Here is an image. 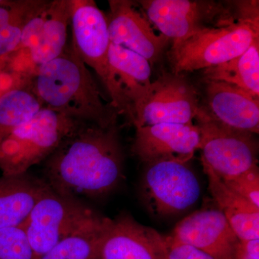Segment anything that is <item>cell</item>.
I'll return each mask as SVG.
<instances>
[{"label": "cell", "mask_w": 259, "mask_h": 259, "mask_svg": "<svg viewBox=\"0 0 259 259\" xmlns=\"http://www.w3.org/2000/svg\"><path fill=\"white\" fill-rule=\"evenodd\" d=\"M215 259H236L239 239L218 208L199 209L177 223L170 235Z\"/></svg>", "instance_id": "14"}, {"label": "cell", "mask_w": 259, "mask_h": 259, "mask_svg": "<svg viewBox=\"0 0 259 259\" xmlns=\"http://www.w3.org/2000/svg\"><path fill=\"white\" fill-rule=\"evenodd\" d=\"M166 258L165 259H215L212 255L187 243L165 236Z\"/></svg>", "instance_id": "26"}, {"label": "cell", "mask_w": 259, "mask_h": 259, "mask_svg": "<svg viewBox=\"0 0 259 259\" xmlns=\"http://www.w3.org/2000/svg\"><path fill=\"white\" fill-rule=\"evenodd\" d=\"M230 189L259 207V168H252L228 180H222Z\"/></svg>", "instance_id": "24"}, {"label": "cell", "mask_w": 259, "mask_h": 259, "mask_svg": "<svg viewBox=\"0 0 259 259\" xmlns=\"http://www.w3.org/2000/svg\"><path fill=\"white\" fill-rule=\"evenodd\" d=\"M200 133L201 161L221 180H228L258 166L255 134L228 127L214 120L204 106L194 120Z\"/></svg>", "instance_id": "6"}, {"label": "cell", "mask_w": 259, "mask_h": 259, "mask_svg": "<svg viewBox=\"0 0 259 259\" xmlns=\"http://www.w3.org/2000/svg\"><path fill=\"white\" fill-rule=\"evenodd\" d=\"M1 3H3V2H2V1H0V4H1Z\"/></svg>", "instance_id": "28"}, {"label": "cell", "mask_w": 259, "mask_h": 259, "mask_svg": "<svg viewBox=\"0 0 259 259\" xmlns=\"http://www.w3.org/2000/svg\"><path fill=\"white\" fill-rule=\"evenodd\" d=\"M0 259H33L31 246L22 227L0 228Z\"/></svg>", "instance_id": "23"}, {"label": "cell", "mask_w": 259, "mask_h": 259, "mask_svg": "<svg viewBox=\"0 0 259 259\" xmlns=\"http://www.w3.org/2000/svg\"><path fill=\"white\" fill-rule=\"evenodd\" d=\"M108 55L112 69L133 109L134 104L146 95L152 82L151 64L139 54L110 42Z\"/></svg>", "instance_id": "19"}, {"label": "cell", "mask_w": 259, "mask_h": 259, "mask_svg": "<svg viewBox=\"0 0 259 259\" xmlns=\"http://www.w3.org/2000/svg\"><path fill=\"white\" fill-rule=\"evenodd\" d=\"M209 190L239 241L259 239V207L230 189L207 167L203 166Z\"/></svg>", "instance_id": "18"}, {"label": "cell", "mask_w": 259, "mask_h": 259, "mask_svg": "<svg viewBox=\"0 0 259 259\" xmlns=\"http://www.w3.org/2000/svg\"><path fill=\"white\" fill-rule=\"evenodd\" d=\"M199 144L195 123L158 124L136 127L132 151L145 163L160 160L189 163Z\"/></svg>", "instance_id": "13"}, {"label": "cell", "mask_w": 259, "mask_h": 259, "mask_svg": "<svg viewBox=\"0 0 259 259\" xmlns=\"http://www.w3.org/2000/svg\"><path fill=\"white\" fill-rule=\"evenodd\" d=\"M71 44L83 63L95 71L105 87L110 104L118 115L133 122L131 104L116 77L109 61L107 16L93 0H72Z\"/></svg>", "instance_id": "4"}, {"label": "cell", "mask_w": 259, "mask_h": 259, "mask_svg": "<svg viewBox=\"0 0 259 259\" xmlns=\"http://www.w3.org/2000/svg\"><path fill=\"white\" fill-rule=\"evenodd\" d=\"M72 0L47 1L44 8L24 27L18 50H23V74L32 76L41 65L58 57L67 46Z\"/></svg>", "instance_id": "11"}, {"label": "cell", "mask_w": 259, "mask_h": 259, "mask_svg": "<svg viewBox=\"0 0 259 259\" xmlns=\"http://www.w3.org/2000/svg\"><path fill=\"white\" fill-rule=\"evenodd\" d=\"M96 214L80 199L61 195L51 189L37 201L21 226L28 237L33 259L47 254Z\"/></svg>", "instance_id": "8"}, {"label": "cell", "mask_w": 259, "mask_h": 259, "mask_svg": "<svg viewBox=\"0 0 259 259\" xmlns=\"http://www.w3.org/2000/svg\"><path fill=\"white\" fill-rule=\"evenodd\" d=\"M199 107L197 93L185 77L164 73L134 104L132 123L136 128L158 124H193Z\"/></svg>", "instance_id": "10"}, {"label": "cell", "mask_w": 259, "mask_h": 259, "mask_svg": "<svg viewBox=\"0 0 259 259\" xmlns=\"http://www.w3.org/2000/svg\"><path fill=\"white\" fill-rule=\"evenodd\" d=\"M138 3L150 22L173 44L206 29L225 26L239 20L230 8L214 1L142 0Z\"/></svg>", "instance_id": "9"}, {"label": "cell", "mask_w": 259, "mask_h": 259, "mask_svg": "<svg viewBox=\"0 0 259 259\" xmlns=\"http://www.w3.org/2000/svg\"><path fill=\"white\" fill-rule=\"evenodd\" d=\"M44 6L37 11L23 15L12 23L0 27V57L18 50L24 27L30 19L33 18L44 8Z\"/></svg>", "instance_id": "25"}, {"label": "cell", "mask_w": 259, "mask_h": 259, "mask_svg": "<svg viewBox=\"0 0 259 259\" xmlns=\"http://www.w3.org/2000/svg\"><path fill=\"white\" fill-rule=\"evenodd\" d=\"M110 218L97 214L40 259H101V246Z\"/></svg>", "instance_id": "21"}, {"label": "cell", "mask_w": 259, "mask_h": 259, "mask_svg": "<svg viewBox=\"0 0 259 259\" xmlns=\"http://www.w3.org/2000/svg\"><path fill=\"white\" fill-rule=\"evenodd\" d=\"M100 254L101 259H165V236L123 214L110 219Z\"/></svg>", "instance_id": "15"}, {"label": "cell", "mask_w": 259, "mask_h": 259, "mask_svg": "<svg viewBox=\"0 0 259 259\" xmlns=\"http://www.w3.org/2000/svg\"><path fill=\"white\" fill-rule=\"evenodd\" d=\"M51 190L28 172L0 177V228L21 227L34 206Z\"/></svg>", "instance_id": "17"}, {"label": "cell", "mask_w": 259, "mask_h": 259, "mask_svg": "<svg viewBox=\"0 0 259 259\" xmlns=\"http://www.w3.org/2000/svg\"><path fill=\"white\" fill-rule=\"evenodd\" d=\"M141 193L143 202L153 215L173 217L197 204L201 186L188 163L160 160L146 163Z\"/></svg>", "instance_id": "7"}, {"label": "cell", "mask_w": 259, "mask_h": 259, "mask_svg": "<svg viewBox=\"0 0 259 259\" xmlns=\"http://www.w3.org/2000/svg\"><path fill=\"white\" fill-rule=\"evenodd\" d=\"M259 40V20L240 19L225 26L206 29L172 44L169 53L175 74L206 69L238 57Z\"/></svg>", "instance_id": "5"}, {"label": "cell", "mask_w": 259, "mask_h": 259, "mask_svg": "<svg viewBox=\"0 0 259 259\" xmlns=\"http://www.w3.org/2000/svg\"><path fill=\"white\" fill-rule=\"evenodd\" d=\"M204 76L206 81L230 83L259 98V40L238 57L204 69Z\"/></svg>", "instance_id": "22"}, {"label": "cell", "mask_w": 259, "mask_h": 259, "mask_svg": "<svg viewBox=\"0 0 259 259\" xmlns=\"http://www.w3.org/2000/svg\"><path fill=\"white\" fill-rule=\"evenodd\" d=\"M207 111L214 120L232 128L259 132V99L230 83L206 81Z\"/></svg>", "instance_id": "16"}, {"label": "cell", "mask_w": 259, "mask_h": 259, "mask_svg": "<svg viewBox=\"0 0 259 259\" xmlns=\"http://www.w3.org/2000/svg\"><path fill=\"white\" fill-rule=\"evenodd\" d=\"M42 107L30 76L22 75L16 85L0 95V142L13 130L31 120Z\"/></svg>", "instance_id": "20"}, {"label": "cell", "mask_w": 259, "mask_h": 259, "mask_svg": "<svg viewBox=\"0 0 259 259\" xmlns=\"http://www.w3.org/2000/svg\"><path fill=\"white\" fill-rule=\"evenodd\" d=\"M30 84L44 107L101 127L117 122L118 114L111 104L104 101L71 42L58 57L35 70Z\"/></svg>", "instance_id": "2"}, {"label": "cell", "mask_w": 259, "mask_h": 259, "mask_svg": "<svg viewBox=\"0 0 259 259\" xmlns=\"http://www.w3.org/2000/svg\"><path fill=\"white\" fill-rule=\"evenodd\" d=\"M123 165L117 122L107 127L83 122L46 160L45 181L61 195L100 198L120 185Z\"/></svg>", "instance_id": "1"}, {"label": "cell", "mask_w": 259, "mask_h": 259, "mask_svg": "<svg viewBox=\"0 0 259 259\" xmlns=\"http://www.w3.org/2000/svg\"><path fill=\"white\" fill-rule=\"evenodd\" d=\"M236 259H259V239L240 241Z\"/></svg>", "instance_id": "27"}, {"label": "cell", "mask_w": 259, "mask_h": 259, "mask_svg": "<svg viewBox=\"0 0 259 259\" xmlns=\"http://www.w3.org/2000/svg\"><path fill=\"white\" fill-rule=\"evenodd\" d=\"M106 15L110 44L133 51L149 61L161 57L169 39L154 32L146 17L128 0H110Z\"/></svg>", "instance_id": "12"}, {"label": "cell", "mask_w": 259, "mask_h": 259, "mask_svg": "<svg viewBox=\"0 0 259 259\" xmlns=\"http://www.w3.org/2000/svg\"><path fill=\"white\" fill-rule=\"evenodd\" d=\"M83 122L44 107L31 120L13 130L0 142V169L4 175L26 173L47 160Z\"/></svg>", "instance_id": "3"}]
</instances>
